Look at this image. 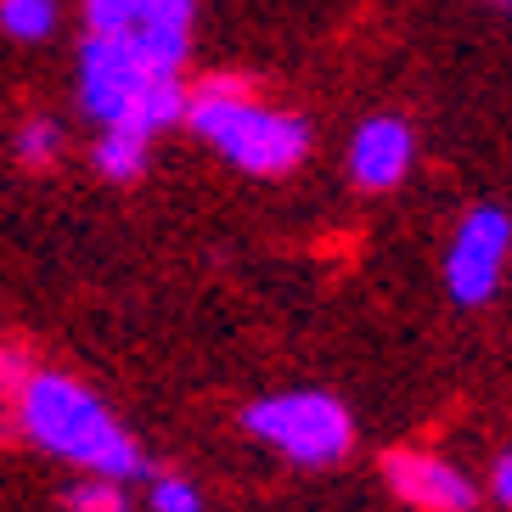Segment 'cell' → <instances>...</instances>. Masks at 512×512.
<instances>
[{
  "instance_id": "obj_5",
  "label": "cell",
  "mask_w": 512,
  "mask_h": 512,
  "mask_svg": "<svg viewBox=\"0 0 512 512\" xmlns=\"http://www.w3.org/2000/svg\"><path fill=\"white\" fill-rule=\"evenodd\" d=\"M512 259V214L496 203H479L467 209L451 231V248H445V287H451L456 304H490L496 299L501 276H507Z\"/></svg>"
},
{
  "instance_id": "obj_3",
  "label": "cell",
  "mask_w": 512,
  "mask_h": 512,
  "mask_svg": "<svg viewBox=\"0 0 512 512\" xmlns=\"http://www.w3.org/2000/svg\"><path fill=\"white\" fill-rule=\"evenodd\" d=\"M181 124L197 141H209L231 169L276 181L310 158V124L293 107H276L242 85V79H203L197 91H186Z\"/></svg>"
},
{
  "instance_id": "obj_6",
  "label": "cell",
  "mask_w": 512,
  "mask_h": 512,
  "mask_svg": "<svg viewBox=\"0 0 512 512\" xmlns=\"http://www.w3.org/2000/svg\"><path fill=\"white\" fill-rule=\"evenodd\" d=\"M192 23L197 0H85L91 34H124V40L158 51L164 62H181V68L192 57Z\"/></svg>"
},
{
  "instance_id": "obj_9",
  "label": "cell",
  "mask_w": 512,
  "mask_h": 512,
  "mask_svg": "<svg viewBox=\"0 0 512 512\" xmlns=\"http://www.w3.org/2000/svg\"><path fill=\"white\" fill-rule=\"evenodd\" d=\"M152 164V147L136 136H113V130H96V169L107 181H141Z\"/></svg>"
},
{
  "instance_id": "obj_8",
  "label": "cell",
  "mask_w": 512,
  "mask_h": 512,
  "mask_svg": "<svg viewBox=\"0 0 512 512\" xmlns=\"http://www.w3.org/2000/svg\"><path fill=\"white\" fill-rule=\"evenodd\" d=\"M411 164H417V136L394 113H377L349 136V181L361 192H394L411 175Z\"/></svg>"
},
{
  "instance_id": "obj_16",
  "label": "cell",
  "mask_w": 512,
  "mask_h": 512,
  "mask_svg": "<svg viewBox=\"0 0 512 512\" xmlns=\"http://www.w3.org/2000/svg\"><path fill=\"white\" fill-rule=\"evenodd\" d=\"M490 6H501V12H512V0H490Z\"/></svg>"
},
{
  "instance_id": "obj_10",
  "label": "cell",
  "mask_w": 512,
  "mask_h": 512,
  "mask_svg": "<svg viewBox=\"0 0 512 512\" xmlns=\"http://www.w3.org/2000/svg\"><path fill=\"white\" fill-rule=\"evenodd\" d=\"M62 507L68 512H130L119 479H96V473H79V479L62 484Z\"/></svg>"
},
{
  "instance_id": "obj_1",
  "label": "cell",
  "mask_w": 512,
  "mask_h": 512,
  "mask_svg": "<svg viewBox=\"0 0 512 512\" xmlns=\"http://www.w3.org/2000/svg\"><path fill=\"white\" fill-rule=\"evenodd\" d=\"M12 422L34 451L57 456V462L79 467V473H96V479L130 484V479H141V467H147L136 434L107 411V400H96V394L68 372H29L23 377Z\"/></svg>"
},
{
  "instance_id": "obj_11",
  "label": "cell",
  "mask_w": 512,
  "mask_h": 512,
  "mask_svg": "<svg viewBox=\"0 0 512 512\" xmlns=\"http://www.w3.org/2000/svg\"><path fill=\"white\" fill-rule=\"evenodd\" d=\"M0 29L12 40H46L57 29V0H0Z\"/></svg>"
},
{
  "instance_id": "obj_12",
  "label": "cell",
  "mask_w": 512,
  "mask_h": 512,
  "mask_svg": "<svg viewBox=\"0 0 512 512\" xmlns=\"http://www.w3.org/2000/svg\"><path fill=\"white\" fill-rule=\"evenodd\" d=\"M12 152L23 158V164H51V158L62 152V124H57V119H29V124H17Z\"/></svg>"
},
{
  "instance_id": "obj_15",
  "label": "cell",
  "mask_w": 512,
  "mask_h": 512,
  "mask_svg": "<svg viewBox=\"0 0 512 512\" xmlns=\"http://www.w3.org/2000/svg\"><path fill=\"white\" fill-rule=\"evenodd\" d=\"M490 496H496L501 507L512 512V451H507V456H496V473H490Z\"/></svg>"
},
{
  "instance_id": "obj_4",
  "label": "cell",
  "mask_w": 512,
  "mask_h": 512,
  "mask_svg": "<svg viewBox=\"0 0 512 512\" xmlns=\"http://www.w3.org/2000/svg\"><path fill=\"white\" fill-rule=\"evenodd\" d=\"M242 434L293 467H338L355 451V417L327 389H282L242 411Z\"/></svg>"
},
{
  "instance_id": "obj_13",
  "label": "cell",
  "mask_w": 512,
  "mask_h": 512,
  "mask_svg": "<svg viewBox=\"0 0 512 512\" xmlns=\"http://www.w3.org/2000/svg\"><path fill=\"white\" fill-rule=\"evenodd\" d=\"M147 507L152 512H203V490L181 473H158L147 479Z\"/></svg>"
},
{
  "instance_id": "obj_7",
  "label": "cell",
  "mask_w": 512,
  "mask_h": 512,
  "mask_svg": "<svg viewBox=\"0 0 512 512\" xmlns=\"http://www.w3.org/2000/svg\"><path fill=\"white\" fill-rule=\"evenodd\" d=\"M383 479H389L394 501H406L411 512H473L479 507V484L467 479L456 462L428 451H389L383 456Z\"/></svg>"
},
{
  "instance_id": "obj_14",
  "label": "cell",
  "mask_w": 512,
  "mask_h": 512,
  "mask_svg": "<svg viewBox=\"0 0 512 512\" xmlns=\"http://www.w3.org/2000/svg\"><path fill=\"white\" fill-rule=\"evenodd\" d=\"M23 377H29V361H23L17 349H6V344H0V417H12L17 389H23Z\"/></svg>"
},
{
  "instance_id": "obj_2",
  "label": "cell",
  "mask_w": 512,
  "mask_h": 512,
  "mask_svg": "<svg viewBox=\"0 0 512 512\" xmlns=\"http://www.w3.org/2000/svg\"><path fill=\"white\" fill-rule=\"evenodd\" d=\"M79 107L96 130L158 141L186 113L181 62H164L158 51L124 40V34H85L79 46Z\"/></svg>"
}]
</instances>
